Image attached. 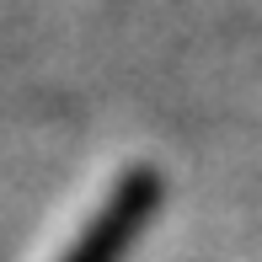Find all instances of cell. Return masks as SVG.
I'll use <instances>...</instances> for the list:
<instances>
[{"label":"cell","instance_id":"cell-1","mask_svg":"<svg viewBox=\"0 0 262 262\" xmlns=\"http://www.w3.org/2000/svg\"><path fill=\"white\" fill-rule=\"evenodd\" d=\"M161 198H166V182H161L156 166L123 171L118 187L102 198V209L86 220V230L75 235V246H70L59 262H123V252L139 241V230L156 220Z\"/></svg>","mask_w":262,"mask_h":262}]
</instances>
